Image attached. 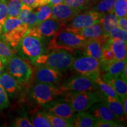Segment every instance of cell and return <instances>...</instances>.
Wrapping results in <instances>:
<instances>
[{
    "label": "cell",
    "instance_id": "cell-25",
    "mask_svg": "<svg viewBox=\"0 0 127 127\" xmlns=\"http://www.w3.org/2000/svg\"><path fill=\"white\" fill-rule=\"evenodd\" d=\"M118 18L113 12L104 14L99 20L104 31V35L109 36L111 30L118 25Z\"/></svg>",
    "mask_w": 127,
    "mask_h": 127
},
{
    "label": "cell",
    "instance_id": "cell-33",
    "mask_svg": "<svg viewBox=\"0 0 127 127\" xmlns=\"http://www.w3.org/2000/svg\"><path fill=\"white\" fill-rule=\"evenodd\" d=\"M15 52L13 49L0 38V58H2L7 64Z\"/></svg>",
    "mask_w": 127,
    "mask_h": 127
},
{
    "label": "cell",
    "instance_id": "cell-30",
    "mask_svg": "<svg viewBox=\"0 0 127 127\" xmlns=\"http://www.w3.org/2000/svg\"><path fill=\"white\" fill-rule=\"evenodd\" d=\"M47 118L53 127H72L71 120L54 115L44 111Z\"/></svg>",
    "mask_w": 127,
    "mask_h": 127
},
{
    "label": "cell",
    "instance_id": "cell-2",
    "mask_svg": "<svg viewBox=\"0 0 127 127\" xmlns=\"http://www.w3.org/2000/svg\"><path fill=\"white\" fill-rule=\"evenodd\" d=\"M75 58L70 52L64 50H54L48 54H42L35 62L34 65L48 66L60 72L70 69Z\"/></svg>",
    "mask_w": 127,
    "mask_h": 127
},
{
    "label": "cell",
    "instance_id": "cell-12",
    "mask_svg": "<svg viewBox=\"0 0 127 127\" xmlns=\"http://www.w3.org/2000/svg\"><path fill=\"white\" fill-rule=\"evenodd\" d=\"M63 75L61 72L44 65L38 66L35 71L36 81L55 85L63 78Z\"/></svg>",
    "mask_w": 127,
    "mask_h": 127
},
{
    "label": "cell",
    "instance_id": "cell-1",
    "mask_svg": "<svg viewBox=\"0 0 127 127\" xmlns=\"http://www.w3.org/2000/svg\"><path fill=\"white\" fill-rule=\"evenodd\" d=\"M85 41L64 26L52 36L48 44L47 51L64 50L72 53L75 51L83 50Z\"/></svg>",
    "mask_w": 127,
    "mask_h": 127
},
{
    "label": "cell",
    "instance_id": "cell-15",
    "mask_svg": "<svg viewBox=\"0 0 127 127\" xmlns=\"http://www.w3.org/2000/svg\"><path fill=\"white\" fill-rule=\"evenodd\" d=\"M65 28L75 33L79 38L84 40L90 39H98L104 35L102 25L99 22L80 29H71L66 27Z\"/></svg>",
    "mask_w": 127,
    "mask_h": 127
},
{
    "label": "cell",
    "instance_id": "cell-5",
    "mask_svg": "<svg viewBox=\"0 0 127 127\" xmlns=\"http://www.w3.org/2000/svg\"><path fill=\"white\" fill-rule=\"evenodd\" d=\"M7 71L20 85L28 83L32 76L33 71L30 63L20 56L14 54L8 62Z\"/></svg>",
    "mask_w": 127,
    "mask_h": 127
},
{
    "label": "cell",
    "instance_id": "cell-28",
    "mask_svg": "<svg viewBox=\"0 0 127 127\" xmlns=\"http://www.w3.org/2000/svg\"><path fill=\"white\" fill-rule=\"evenodd\" d=\"M115 1V0H100L94 5L91 9L102 14L113 12Z\"/></svg>",
    "mask_w": 127,
    "mask_h": 127
},
{
    "label": "cell",
    "instance_id": "cell-6",
    "mask_svg": "<svg viewBox=\"0 0 127 127\" xmlns=\"http://www.w3.org/2000/svg\"><path fill=\"white\" fill-rule=\"evenodd\" d=\"M65 93L60 87L55 85L38 82L32 88V99L38 105L43 106L55 99L57 96L64 95Z\"/></svg>",
    "mask_w": 127,
    "mask_h": 127
},
{
    "label": "cell",
    "instance_id": "cell-26",
    "mask_svg": "<svg viewBox=\"0 0 127 127\" xmlns=\"http://www.w3.org/2000/svg\"><path fill=\"white\" fill-rule=\"evenodd\" d=\"M31 121L34 127H52L50 121L47 118L44 111L37 109L31 111Z\"/></svg>",
    "mask_w": 127,
    "mask_h": 127
},
{
    "label": "cell",
    "instance_id": "cell-31",
    "mask_svg": "<svg viewBox=\"0 0 127 127\" xmlns=\"http://www.w3.org/2000/svg\"><path fill=\"white\" fill-rule=\"evenodd\" d=\"M8 9V17L18 18L23 2L21 0H6Z\"/></svg>",
    "mask_w": 127,
    "mask_h": 127
},
{
    "label": "cell",
    "instance_id": "cell-17",
    "mask_svg": "<svg viewBox=\"0 0 127 127\" xmlns=\"http://www.w3.org/2000/svg\"><path fill=\"white\" fill-rule=\"evenodd\" d=\"M89 109L88 112L97 120L119 122L115 114L104 103H95Z\"/></svg>",
    "mask_w": 127,
    "mask_h": 127
},
{
    "label": "cell",
    "instance_id": "cell-44",
    "mask_svg": "<svg viewBox=\"0 0 127 127\" xmlns=\"http://www.w3.org/2000/svg\"><path fill=\"white\" fill-rule=\"evenodd\" d=\"M64 1V0H50L48 4H50L52 7L55 5L60 4V3H63Z\"/></svg>",
    "mask_w": 127,
    "mask_h": 127
},
{
    "label": "cell",
    "instance_id": "cell-7",
    "mask_svg": "<svg viewBox=\"0 0 127 127\" xmlns=\"http://www.w3.org/2000/svg\"><path fill=\"white\" fill-rule=\"evenodd\" d=\"M71 68L78 75L86 76L93 80L101 72L100 61L87 55L74 59Z\"/></svg>",
    "mask_w": 127,
    "mask_h": 127
},
{
    "label": "cell",
    "instance_id": "cell-11",
    "mask_svg": "<svg viewBox=\"0 0 127 127\" xmlns=\"http://www.w3.org/2000/svg\"><path fill=\"white\" fill-rule=\"evenodd\" d=\"M28 28V25L23 23L8 31L1 33L0 38L16 52L15 50H17L23 38L26 35Z\"/></svg>",
    "mask_w": 127,
    "mask_h": 127
},
{
    "label": "cell",
    "instance_id": "cell-21",
    "mask_svg": "<svg viewBox=\"0 0 127 127\" xmlns=\"http://www.w3.org/2000/svg\"><path fill=\"white\" fill-rule=\"evenodd\" d=\"M83 50L85 55L101 61L102 58V46L97 39H86Z\"/></svg>",
    "mask_w": 127,
    "mask_h": 127
},
{
    "label": "cell",
    "instance_id": "cell-20",
    "mask_svg": "<svg viewBox=\"0 0 127 127\" xmlns=\"http://www.w3.org/2000/svg\"><path fill=\"white\" fill-rule=\"evenodd\" d=\"M96 119L89 112L82 111L78 112L71 119L72 127H94Z\"/></svg>",
    "mask_w": 127,
    "mask_h": 127
},
{
    "label": "cell",
    "instance_id": "cell-10",
    "mask_svg": "<svg viewBox=\"0 0 127 127\" xmlns=\"http://www.w3.org/2000/svg\"><path fill=\"white\" fill-rule=\"evenodd\" d=\"M43 107L46 112L61 118L71 120L75 115L72 108L65 99H55Z\"/></svg>",
    "mask_w": 127,
    "mask_h": 127
},
{
    "label": "cell",
    "instance_id": "cell-23",
    "mask_svg": "<svg viewBox=\"0 0 127 127\" xmlns=\"http://www.w3.org/2000/svg\"><path fill=\"white\" fill-rule=\"evenodd\" d=\"M18 18L23 23L27 24L29 27L35 26L38 24L35 12L30 6L23 4Z\"/></svg>",
    "mask_w": 127,
    "mask_h": 127
},
{
    "label": "cell",
    "instance_id": "cell-46",
    "mask_svg": "<svg viewBox=\"0 0 127 127\" xmlns=\"http://www.w3.org/2000/svg\"><path fill=\"white\" fill-rule=\"evenodd\" d=\"M90 1H91V2L92 3H93V4L94 5V4H96V2H98V1H100V0H90Z\"/></svg>",
    "mask_w": 127,
    "mask_h": 127
},
{
    "label": "cell",
    "instance_id": "cell-3",
    "mask_svg": "<svg viewBox=\"0 0 127 127\" xmlns=\"http://www.w3.org/2000/svg\"><path fill=\"white\" fill-rule=\"evenodd\" d=\"M64 99L70 104L74 112L88 110L95 103L101 102L99 90L96 91L66 92Z\"/></svg>",
    "mask_w": 127,
    "mask_h": 127
},
{
    "label": "cell",
    "instance_id": "cell-13",
    "mask_svg": "<svg viewBox=\"0 0 127 127\" xmlns=\"http://www.w3.org/2000/svg\"><path fill=\"white\" fill-rule=\"evenodd\" d=\"M79 13L80 12L65 3H60L52 6L51 18L65 25Z\"/></svg>",
    "mask_w": 127,
    "mask_h": 127
},
{
    "label": "cell",
    "instance_id": "cell-41",
    "mask_svg": "<svg viewBox=\"0 0 127 127\" xmlns=\"http://www.w3.org/2000/svg\"><path fill=\"white\" fill-rule=\"evenodd\" d=\"M117 27L124 30H127V16L119 18L118 20V25Z\"/></svg>",
    "mask_w": 127,
    "mask_h": 127
},
{
    "label": "cell",
    "instance_id": "cell-45",
    "mask_svg": "<svg viewBox=\"0 0 127 127\" xmlns=\"http://www.w3.org/2000/svg\"><path fill=\"white\" fill-rule=\"evenodd\" d=\"M123 103V108L124 110V112L125 115H127V97L125 98V99L123 100V101L122 102Z\"/></svg>",
    "mask_w": 127,
    "mask_h": 127
},
{
    "label": "cell",
    "instance_id": "cell-42",
    "mask_svg": "<svg viewBox=\"0 0 127 127\" xmlns=\"http://www.w3.org/2000/svg\"><path fill=\"white\" fill-rule=\"evenodd\" d=\"M21 1L23 4L30 6L32 8L38 7V0H21Z\"/></svg>",
    "mask_w": 127,
    "mask_h": 127
},
{
    "label": "cell",
    "instance_id": "cell-29",
    "mask_svg": "<svg viewBox=\"0 0 127 127\" xmlns=\"http://www.w3.org/2000/svg\"><path fill=\"white\" fill-rule=\"evenodd\" d=\"M64 3L79 12L90 9L94 5L90 0H64Z\"/></svg>",
    "mask_w": 127,
    "mask_h": 127
},
{
    "label": "cell",
    "instance_id": "cell-40",
    "mask_svg": "<svg viewBox=\"0 0 127 127\" xmlns=\"http://www.w3.org/2000/svg\"><path fill=\"white\" fill-rule=\"evenodd\" d=\"M95 127H124L121 125L119 122L109 121L100 120L96 119L94 124Z\"/></svg>",
    "mask_w": 127,
    "mask_h": 127
},
{
    "label": "cell",
    "instance_id": "cell-9",
    "mask_svg": "<svg viewBox=\"0 0 127 127\" xmlns=\"http://www.w3.org/2000/svg\"><path fill=\"white\" fill-rule=\"evenodd\" d=\"M104 14L95 11L92 9H88L78 14L70 21L68 24H65V27L71 29H80L94 24L99 23L101 17Z\"/></svg>",
    "mask_w": 127,
    "mask_h": 127
},
{
    "label": "cell",
    "instance_id": "cell-39",
    "mask_svg": "<svg viewBox=\"0 0 127 127\" xmlns=\"http://www.w3.org/2000/svg\"><path fill=\"white\" fill-rule=\"evenodd\" d=\"M14 126L17 127H33L31 122L27 117H18L15 119Z\"/></svg>",
    "mask_w": 127,
    "mask_h": 127
},
{
    "label": "cell",
    "instance_id": "cell-16",
    "mask_svg": "<svg viewBox=\"0 0 127 127\" xmlns=\"http://www.w3.org/2000/svg\"><path fill=\"white\" fill-rule=\"evenodd\" d=\"M101 77L105 81L108 83L113 88L116 94L118 95L121 102L127 95V83L121 77H113L104 73Z\"/></svg>",
    "mask_w": 127,
    "mask_h": 127
},
{
    "label": "cell",
    "instance_id": "cell-36",
    "mask_svg": "<svg viewBox=\"0 0 127 127\" xmlns=\"http://www.w3.org/2000/svg\"><path fill=\"white\" fill-rule=\"evenodd\" d=\"M111 39H121L124 42H127V32L118 27H115L109 33Z\"/></svg>",
    "mask_w": 127,
    "mask_h": 127
},
{
    "label": "cell",
    "instance_id": "cell-38",
    "mask_svg": "<svg viewBox=\"0 0 127 127\" xmlns=\"http://www.w3.org/2000/svg\"><path fill=\"white\" fill-rule=\"evenodd\" d=\"M8 96L4 88L0 85V110L5 109L9 106Z\"/></svg>",
    "mask_w": 127,
    "mask_h": 127
},
{
    "label": "cell",
    "instance_id": "cell-27",
    "mask_svg": "<svg viewBox=\"0 0 127 127\" xmlns=\"http://www.w3.org/2000/svg\"><path fill=\"white\" fill-rule=\"evenodd\" d=\"M95 83L96 84V86L98 87V89L99 91H100L104 95H107V96H112L116 98V99L120 100L118 95L114 91V90L112 87L108 83L103 80V79L101 78V75L96 76V77L94 79Z\"/></svg>",
    "mask_w": 127,
    "mask_h": 127
},
{
    "label": "cell",
    "instance_id": "cell-14",
    "mask_svg": "<svg viewBox=\"0 0 127 127\" xmlns=\"http://www.w3.org/2000/svg\"><path fill=\"white\" fill-rule=\"evenodd\" d=\"M64 24L58 21L50 18L39 23L35 25L39 38H50L53 36L55 33L61 29Z\"/></svg>",
    "mask_w": 127,
    "mask_h": 127
},
{
    "label": "cell",
    "instance_id": "cell-32",
    "mask_svg": "<svg viewBox=\"0 0 127 127\" xmlns=\"http://www.w3.org/2000/svg\"><path fill=\"white\" fill-rule=\"evenodd\" d=\"M52 7V6L50 4H47L38 7L35 12L36 13L38 23L48 19L51 18Z\"/></svg>",
    "mask_w": 127,
    "mask_h": 127
},
{
    "label": "cell",
    "instance_id": "cell-18",
    "mask_svg": "<svg viewBox=\"0 0 127 127\" xmlns=\"http://www.w3.org/2000/svg\"><path fill=\"white\" fill-rule=\"evenodd\" d=\"M99 94L101 97V102L105 104L115 114L119 121L126 120L127 115L125 114L123 103L120 100L112 96L104 95L100 91H99Z\"/></svg>",
    "mask_w": 127,
    "mask_h": 127
},
{
    "label": "cell",
    "instance_id": "cell-4",
    "mask_svg": "<svg viewBox=\"0 0 127 127\" xmlns=\"http://www.w3.org/2000/svg\"><path fill=\"white\" fill-rule=\"evenodd\" d=\"M20 56L34 65L38 57L44 54V47L42 38L26 34L17 48Z\"/></svg>",
    "mask_w": 127,
    "mask_h": 127
},
{
    "label": "cell",
    "instance_id": "cell-24",
    "mask_svg": "<svg viewBox=\"0 0 127 127\" xmlns=\"http://www.w3.org/2000/svg\"><path fill=\"white\" fill-rule=\"evenodd\" d=\"M109 45L116 60H127V42L121 39H111Z\"/></svg>",
    "mask_w": 127,
    "mask_h": 127
},
{
    "label": "cell",
    "instance_id": "cell-22",
    "mask_svg": "<svg viewBox=\"0 0 127 127\" xmlns=\"http://www.w3.org/2000/svg\"><path fill=\"white\" fill-rule=\"evenodd\" d=\"M0 85L11 96L15 94L20 88V84L8 72L2 73L0 75Z\"/></svg>",
    "mask_w": 127,
    "mask_h": 127
},
{
    "label": "cell",
    "instance_id": "cell-8",
    "mask_svg": "<svg viewBox=\"0 0 127 127\" xmlns=\"http://www.w3.org/2000/svg\"><path fill=\"white\" fill-rule=\"evenodd\" d=\"M65 93L66 92L96 91L98 90L94 81L84 75L73 76L60 87Z\"/></svg>",
    "mask_w": 127,
    "mask_h": 127
},
{
    "label": "cell",
    "instance_id": "cell-43",
    "mask_svg": "<svg viewBox=\"0 0 127 127\" xmlns=\"http://www.w3.org/2000/svg\"><path fill=\"white\" fill-rule=\"evenodd\" d=\"M6 65H7V64L5 63V62L2 58H0V75L3 73Z\"/></svg>",
    "mask_w": 127,
    "mask_h": 127
},
{
    "label": "cell",
    "instance_id": "cell-35",
    "mask_svg": "<svg viewBox=\"0 0 127 127\" xmlns=\"http://www.w3.org/2000/svg\"><path fill=\"white\" fill-rule=\"evenodd\" d=\"M101 46H102V60L100 61L108 62L115 59L114 52H112L110 48V45H109V41L103 44Z\"/></svg>",
    "mask_w": 127,
    "mask_h": 127
},
{
    "label": "cell",
    "instance_id": "cell-34",
    "mask_svg": "<svg viewBox=\"0 0 127 127\" xmlns=\"http://www.w3.org/2000/svg\"><path fill=\"white\" fill-rule=\"evenodd\" d=\"M113 13L118 18L127 16V0H115Z\"/></svg>",
    "mask_w": 127,
    "mask_h": 127
},
{
    "label": "cell",
    "instance_id": "cell-19",
    "mask_svg": "<svg viewBox=\"0 0 127 127\" xmlns=\"http://www.w3.org/2000/svg\"><path fill=\"white\" fill-rule=\"evenodd\" d=\"M101 62V70L104 73L113 77H121L123 74L125 66L127 60H114L108 62Z\"/></svg>",
    "mask_w": 127,
    "mask_h": 127
},
{
    "label": "cell",
    "instance_id": "cell-37",
    "mask_svg": "<svg viewBox=\"0 0 127 127\" xmlns=\"http://www.w3.org/2000/svg\"><path fill=\"white\" fill-rule=\"evenodd\" d=\"M8 18V9L6 0H0V35L2 31L3 25Z\"/></svg>",
    "mask_w": 127,
    "mask_h": 127
}]
</instances>
